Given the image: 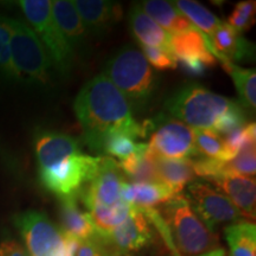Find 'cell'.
Returning <instances> with one entry per match:
<instances>
[{
	"instance_id": "30bf717a",
	"label": "cell",
	"mask_w": 256,
	"mask_h": 256,
	"mask_svg": "<svg viewBox=\"0 0 256 256\" xmlns=\"http://www.w3.org/2000/svg\"><path fill=\"white\" fill-rule=\"evenodd\" d=\"M186 198L202 222L215 234L220 226L244 220L232 202L209 183L192 182L188 185Z\"/></svg>"
},
{
	"instance_id": "f35d334b",
	"label": "cell",
	"mask_w": 256,
	"mask_h": 256,
	"mask_svg": "<svg viewBox=\"0 0 256 256\" xmlns=\"http://www.w3.org/2000/svg\"><path fill=\"white\" fill-rule=\"evenodd\" d=\"M0 256H30L22 244L14 240L0 243Z\"/></svg>"
},
{
	"instance_id": "7a4b0ae2",
	"label": "cell",
	"mask_w": 256,
	"mask_h": 256,
	"mask_svg": "<svg viewBox=\"0 0 256 256\" xmlns=\"http://www.w3.org/2000/svg\"><path fill=\"white\" fill-rule=\"evenodd\" d=\"M158 211L176 256H200L220 248L218 235L202 222L186 196L178 194Z\"/></svg>"
},
{
	"instance_id": "cb8c5ba5",
	"label": "cell",
	"mask_w": 256,
	"mask_h": 256,
	"mask_svg": "<svg viewBox=\"0 0 256 256\" xmlns=\"http://www.w3.org/2000/svg\"><path fill=\"white\" fill-rule=\"evenodd\" d=\"M124 178H128L134 184H160L156 174V158L148 151L134 154L119 164Z\"/></svg>"
},
{
	"instance_id": "74e56055",
	"label": "cell",
	"mask_w": 256,
	"mask_h": 256,
	"mask_svg": "<svg viewBox=\"0 0 256 256\" xmlns=\"http://www.w3.org/2000/svg\"><path fill=\"white\" fill-rule=\"evenodd\" d=\"M178 66L191 78H203L208 72V66L202 60L196 58L177 60Z\"/></svg>"
},
{
	"instance_id": "5bb4252c",
	"label": "cell",
	"mask_w": 256,
	"mask_h": 256,
	"mask_svg": "<svg viewBox=\"0 0 256 256\" xmlns=\"http://www.w3.org/2000/svg\"><path fill=\"white\" fill-rule=\"evenodd\" d=\"M89 36L100 38L122 20L124 11L119 2L108 0H76L72 2Z\"/></svg>"
},
{
	"instance_id": "ffe728a7",
	"label": "cell",
	"mask_w": 256,
	"mask_h": 256,
	"mask_svg": "<svg viewBox=\"0 0 256 256\" xmlns=\"http://www.w3.org/2000/svg\"><path fill=\"white\" fill-rule=\"evenodd\" d=\"M170 50L177 60L196 58L202 60L208 68L217 64V60L208 49L206 36L196 28L171 36Z\"/></svg>"
},
{
	"instance_id": "ab89813d",
	"label": "cell",
	"mask_w": 256,
	"mask_h": 256,
	"mask_svg": "<svg viewBox=\"0 0 256 256\" xmlns=\"http://www.w3.org/2000/svg\"><path fill=\"white\" fill-rule=\"evenodd\" d=\"M200 256H226V250H224L223 248H218V249H216V250H212V252H206V254H203Z\"/></svg>"
},
{
	"instance_id": "d4e9b609",
	"label": "cell",
	"mask_w": 256,
	"mask_h": 256,
	"mask_svg": "<svg viewBox=\"0 0 256 256\" xmlns=\"http://www.w3.org/2000/svg\"><path fill=\"white\" fill-rule=\"evenodd\" d=\"M230 256H256V226L243 220L224 229Z\"/></svg>"
},
{
	"instance_id": "603a6c76",
	"label": "cell",
	"mask_w": 256,
	"mask_h": 256,
	"mask_svg": "<svg viewBox=\"0 0 256 256\" xmlns=\"http://www.w3.org/2000/svg\"><path fill=\"white\" fill-rule=\"evenodd\" d=\"M176 194L162 184L124 183L121 198L138 209H154L168 203Z\"/></svg>"
},
{
	"instance_id": "e575fe53",
	"label": "cell",
	"mask_w": 256,
	"mask_h": 256,
	"mask_svg": "<svg viewBox=\"0 0 256 256\" xmlns=\"http://www.w3.org/2000/svg\"><path fill=\"white\" fill-rule=\"evenodd\" d=\"M142 49L147 62L150 63V66H154L156 70L166 72V70H174L178 68L177 58L170 49L151 46H142Z\"/></svg>"
},
{
	"instance_id": "4316f807",
	"label": "cell",
	"mask_w": 256,
	"mask_h": 256,
	"mask_svg": "<svg viewBox=\"0 0 256 256\" xmlns=\"http://www.w3.org/2000/svg\"><path fill=\"white\" fill-rule=\"evenodd\" d=\"M132 206L121 200L112 206H92L88 211L98 235L104 238L130 216Z\"/></svg>"
},
{
	"instance_id": "44dd1931",
	"label": "cell",
	"mask_w": 256,
	"mask_h": 256,
	"mask_svg": "<svg viewBox=\"0 0 256 256\" xmlns=\"http://www.w3.org/2000/svg\"><path fill=\"white\" fill-rule=\"evenodd\" d=\"M154 158L159 183L168 188L176 196L180 194L188 184L196 180L191 159H162L156 156Z\"/></svg>"
},
{
	"instance_id": "9a60e30c",
	"label": "cell",
	"mask_w": 256,
	"mask_h": 256,
	"mask_svg": "<svg viewBox=\"0 0 256 256\" xmlns=\"http://www.w3.org/2000/svg\"><path fill=\"white\" fill-rule=\"evenodd\" d=\"M38 170L55 166L69 156L81 154L82 142L78 138L54 130H38L34 136Z\"/></svg>"
},
{
	"instance_id": "9c48e42d",
	"label": "cell",
	"mask_w": 256,
	"mask_h": 256,
	"mask_svg": "<svg viewBox=\"0 0 256 256\" xmlns=\"http://www.w3.org/2000/svg\"><path fill=\"white\" fill-rule=\"evenodd\" d=\"M153 121L148 151L162 159H191L200 156L194 147V130L177 119L162 115Z\"/></svg>"
},
{
	"instance_id": "2e32d148",
	"label": "cell",
	"mask_w": 256,
	"mask_h": 256,
	"mask_svg": "<svg viewBox=\"0 0 256 256\" xmlns=\"http://www.w3.org/2000/svg\"><path fill=\"white\" fill-rule=\"evenodd\" d=\"M216 190L220 191L242 217L254 222L256 217V183L255 178L241 177V176H222L211 182Z\"/></svg>"
},
{
	"instance_id": "83f0119b",
	"label": "cell",
	"mask_w": 256,
	"mask_h": 256,
	"mask_svg": "<svg viewBox=\"0 0 256 256\" xmlns=\"http://www.w3.org/2000/svg\"><path fill=\"white\" fill-rule=\"evenodd\" d=\"M174 5L185 18H188V20L192 25L194 24L198 31H200L208 37H210L217 30V28L222 24V22L212 12L198 2L178 0V2H174Z\"/></svg>"
},
{
	"instance_id": "8d00e7d4",
	"label": "cell",
	"mask_w": 256,
	"mask_h": 256,
	"mask_svg": "<svg viewBox=\"0 0 256 256\" xmlns=\"http://www.w3.org/2000/svg\"><path fill=\"white\" fill-rule=\"evenodd\" d=\"M110 249L106 247L98 235H96L94 238L80 242L76 256H110Z\"/></svg>"
},
{
	"instance_id": "e0dca14e",
	"label": "cell",
	"mask_w": 256,
	"mask_h": 256,
	"mask_svg": "<svg viewBox=\"0 0 256 256\" xmlns=\"http://www.w3.org/2000/svg\"><path fill=\"white\" fill-rule=\"evenodd\" d=\"M52 14L75 57L84 54L88 49L89 34L72 2L69 0L52 2Z\"/></svg>"
},
{
	"instance_id": "ba28073f",
	"label": "cell",
	"mask_w": 256,
	"mask_h": 256,
	"mask_svg": "<svg viewBox=\"0 0 256 256\" xmlns=\"http://www.w3.org/2000/svg\"><path fill=\"white\" fill-rule=\"evenodd\" d=\"M30 256H63L64 235L44 212L28 210L14 218Z\"/></svg>"
},
{
	"instance_id": "5b68a950",
	"label": "cell",
	"mask_w": 256,
	"mask_h": 256,
	"mask_svg": "<svg viewBox=\"0 0 256 256\" xmlns=\"http://www.w3.org/2000/svg\"><path fill=\"white\" fill-rule=\"evenodd\" d=\"M11 51L14 68L20 81L46 87L52 78V63L46 48L25 22L8 18Z\"/></svg>"
},
{
	"instance_id": "836d02e7",
	"label": "cell",
	"mask_w": 256,
	"mask_h": 256,
	"mask_svg": "<svg viewBox=\"0 0 256 256\" xmlns=\"http://www.w3.org/2000/svg\"><path fill=\"white\" fill-rule=\"evenodd\" d=\"M247 124L248 122L244 110H243L242 106H238L235 110H230L226 115H223L212 130L222 138H226L229 134L238 132V130L244 128Z\"/></svg>"
},
{
	"instance_id": "8fae6325",
	"label": "cell",
	"mask_w": 256,
	"mask_h": 256,
	"mask_svg": "<svg viewBox=\"0 0 256 256\" xmlns=\"http://www.w3.org/2000/svg\"><path fill=\"white\" fill-rule=\"evenodd\" d=\"M126 178L121 171L119 162L113 158L101 156L100 164L92 180L82 188L78 200L82 202L87 211L92 206H112L120 202Z\"/></svg>"
},
{
	"instance_id": "4fadbf2b",
	"label": "cell",
	"mask_w": 256,
	"mask_h": 256,
	"mask_svg": "<svg viewBox=\"0 0 256 256\" xmlns=\"http://www.w3.org/2000/svg\"><path fill=\"white\" fill-rule=\"evenodd\" d=\"M206 36V34H204ZM206 46L217 62L229 60L234 64L249 62L255 57V46L228 23H222L210 37L206 36Z\"/></svg>"
},
{
	"instance_id": "f1b7e54d",
	"label": "cell",
	"mask_w": 256,
	"mask_h": 256,
	"mask_svg": "<svg viewBox=\"0 0 256 256\" xmlns=\"http://www.w3.org/2000/svg\"><path fill=\"white\" fill-rule=\"evenodd\" d=\"M194 147L197 154L208 159L229 162L226 144L222 136L211 130H194Z\"/></svg>"
},
{
	"instance_id": "277c9868",
	"label": "cell",
	"mask_w": 256,
	"mask_h": 256,
	"mask_svg": "<svg viewBox=\"0 0 256 256\" xmlns=\"http://www.w3.org/2000/svg\"><path fill=\"white\" fill-rule=\"evenodd\" d=\"M238 106H241L238 101L192 82L170 96L166 100L165 110L191 128L212 130L223 115Z\"/></svg>"
},
{
	"instance_id": "6da1fadb",
	"label": "cell",
	"mask_w": 256,
	"mask_h": 256,
	"mask_svg": "<svg viewBox=\"0 0 256 256\" xmlns=\"http://www.w3.org/2000/svg\"><path fill=\"white\" fill-rule=\"evenodd\" d=\"M74 112L83 128L84 144L100 156L110 134L124 133L134 140L145 138L126 98L104 74L83 86L74 101Z\"/></svg>"
},
{
	"instance_id": "8992f818",
	"label": "cell",
	"mask_w": 256,
	"mask_h": 256,
	"mask_svg": "<svg viewBox=\"0 0 256 256\" xmlns=\"http://www.w3.org/2000/svg\"><path fill=\"white\" fill-rule=\"evenodd\" d=\"M30 28L46 48L52 66L62 78H68L75 66V55L63 37L52 14L50 0H22L18 2Z\"/></svg>"
},
{
	"instance_id": "60d3db41",
	"label": "cell",
	"mask_w": 256,
	"mask_h": 256,
	"mask_svg": "<svg viewBox=\"0 0 256 256\" xmlns=\"http://www.w3.org/2000/svg\"><path fill=\"white\" fill-rule=\"evenodd\" d=\"M110 256H124V255H121V254H118V252H112L110 254Z\"/></svg>"
},
{
	"instance_id": "7c38bea8",
	"label": "cell",
	"mask_w": 256,
	"mask_h": 256,
	"mask_svg": "<svg viewBox=\"0 0 256 256\" xmlns=\"http://www.w3.org/2000/svg\"><path fill=\"white\" fill-rule=\"evenodd\" d=\"M102 242L108 249L127 256L148 247L153 241L152 224L142 209L132 206L130 216L104 238Z\"/></svg>"
},
{
	"instance_id": "7402d4cb",
	"label": "cell",
	"mask_w": 256,
	"mask_h": 256,
	"mask_svg": "<svg viewBox=\"0 0 256 256\" xmlns=\"http://www.w3.org/2000/svg\"><path fill=\"white\" fill-rule=\"evenodd\" d=\"M140 6L146 14H148L162 30L171 36L194 28L188 18L179 12L174 2L165 0H145Z\"/></svg>"
},
{
	"instance_id": "484cf974",
	"label": "cell",
	"mask_w": 256,
	"mask_h": 256,
	"mask_svg": "<svg viewBox=\"0 0 256 256\" xmlns=\"http://www.w3.org/2000/svg\"><path fill=\"white\" fill-rule=\"evenodd\" d=\"M223 69L232 78L238 90L240 104L243 108L255 110L256 108V72L254 69H246L229 60L220 62Z\"/></svg>"
},
{
	"instance_id": "d590c367",
	"label": "cell",
	"mask_w": 256,
	"mask_h": 256,
	"mask_svg": "<svg viewBox=\"0 0 256 256\" xmlns=\"http://www.w3.org/2000/svg\"><path fill=\"white\" fill-rule=\"evenodd\" d=\"M0 165L16 180H23L24 171L19 159L6 147L0 136Z\"/></svg>"
},
{
	"instance_id": "1f68e13d",
	"label": "cell",
	"mask_w": 256,
	"mask_h": 256,
	"mask_svg": "<svg viewBox=\"0 0 256 256\" xmlns=\"http://www.w3.org/2000/svg\"><path fill=\"white\" fill-rule=\"evenodd\" d=\"M0 78L6 81H20L12 60L11 30H10L8 18L2 14H0Z\"/></svg>"
},
{
	"instance_id": "f546056e",
	"label": "cell",
	"mask_w": 256,
	"mask_h": 256,
	"mask_svg": "<svg viewBox=\"0 0 256 256\" xmlns=\"http://www.w3.org/2000/svg\"><path fill=\"white\" fill-rule=\"evenodd\" d=\"M255 172V139L246 142L232 160L223 162V176H241V177L254 178Z\"/></svg>"
},
{
	"instance_id": "d6986e66",
	"label": "cell",
	"mask_w": 256,
	"mask_h": 256,
	"mask_svg": "<svg viewBox=\"0 0 256 256\" xmlns=\"http://www.w3.org/2000/svg\"><path fill=\"white\" fill-rule=\"evenodd\" d=\"M128 20L130 32L140 46L170 49L171 34L162 30L148 14H146L142 6L136 4L132 6Z\"/></svg>"
},
{
	"instance_id": "ac0fdd59",
	"label": "cell",
	"mask_w": 256,
	"mask_h": 256,
	"mask_svg": "<svg viewBox=\"0 0 256 256\" xmlns=\"http://www.w3.org/2000/svg\"><path fill=\"white\" fill-rule=\"evenodd\" d=\"M60 230L64 235L78 241L94 238L98 232L88 211H83L80 208L78 198L75 196L64 197L60 198Z\"/></svg>"
},
{
	"instance_id": "3957f363",
	"label": "cell",
	"mask_w": 256,
	"mask_h": 256,
	"mask_svg": "<svg viewBox=\"0 0 256 256\" xmlns=\"http://www.w3.org/2000/svg\"><path fill=\"white\" fill-rule=\"evenodd\" d=\"M104 75L121 92L132 110H142L158 90L159 80L144 54L124 46L104 66Z\"/></svg>"
},
{
	"instance_id": "52a82bcc",
	"label": "cell",
	"mask_w": 256,
	"mask_h": 256,
	"mask_svg": "<svg viewBox=\"0 0 256 256\" xmlns=\"http://www.w3.org/2000/svg\"><path fill=\"white\" fill-rule=\"evenodd\" d=\"M101 156L76 154L55 166L38 170L42 185L58 198L78 197L80 191L92 180L100 164Z\"/></svg>"
},
{
	"instance_id": "4dcf8cb0",
	"label": "cell",
	"mask_w": 256,
	"mask_h": 256,
	"mask_svg": "<svg viewBox=\"0 0 256 256\" xmlns=\"http://www.w3.org/2000/svg\"><path fill=\"white\" fill-rule=\"evenodd\" d=\"M147 150V144H138L132 136L124 133L110 134L104 140L102 147V156L126 160L130 156L142 153Z\"/></svg>"
},
{
	"instance_id": "d6a6232c",
	"label": "cell",
	"mask_w": 256,
	"mask_h": 256,
	"mask_svg": "<svg viewBox=\"0 0 256 256\" xmlns=\"http://www.w3.org/2000/svg\"><path fill=\"white\" fill-rule=\"evenodd\" d=\"M256 2L254 0H246L238 2L229 17V25L238 34L250 30L255 24Z\"/></svg>"
}]
</instances>
